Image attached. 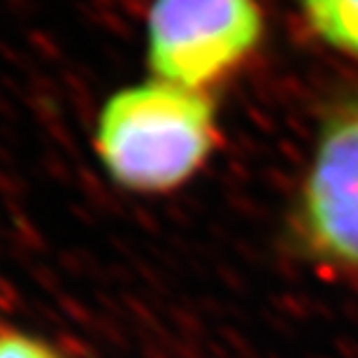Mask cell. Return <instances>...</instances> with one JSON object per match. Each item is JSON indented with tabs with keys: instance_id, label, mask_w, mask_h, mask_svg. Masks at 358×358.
Here are the masks:
<instances>
[{
	"instance_id": "obj_1",
	"label": "cell",
	"mask_w": 358,
	"mask_h": 358,
	"mask_svg": "<svg viewBox=\"0 0 358 358\" xmlns=\"http://www.w3.org/2000/svg\"><path fill=\"white\" fill-rule=\"evenodd\" d=\"M91 142L124 191L168 193L196 177L217 149V105L210 93L147 77L105 98Z\"/></svg>"
},
{
	"instance_id": "obj_2",
	"label": "cell",
	"mask_w": 358,
	"mask_h": 358,
	"mask_svg": "<svg viewBox=\"0 0 358 358\" xmlns=\"http://www.w3.org/2000/svg\"><path fill=\"white\" fill-rule=\"evenodd\" d=\"M259 0H152L145 19L149 77L210 93L263 38Z\"/></svg>"
},
{
	"instance_id": "obj_3",
	"label": "cell",
	"mask_w": 358,
	"mask_h": 358,
	"mask_svg": "<svg viewBox=\"0 0 358 358\" xmlns=\"http://www.w3.org/2000/svg\"><path fill=\"white\" fill-rule=\"evenodd\" d=\"M305 249L358 277V100L328 121L298 207Z\"/></svg>"
},
{
	"instance_id": "obj_4",
	"label": "cell",
	"mask_w": 358,
	"mask_h": 358,
	"mask_svg": "<svg viewBox=\"0 0 358 358\" xmlns=\"http://www.w3.org/2000/svg\"><path fill=\"white\" fill-rule=\"evenodd\" d=\"M300 7L326 45L358 59V0H300Z\"/></svg>"
},
{
	"instance_id": "obj_5",
	"label": "cell",
	"mask_w": 358,
	"mask_h": 358,
	"mask_svg": "<svg viewBox=\"0 0 358 358\" xmlns=\"http://www.w3.org/2000/svg\"><path fill=\"white\" fill-rule=\"evenodd\" d=\"M0 358H59V356L28 338L7 335V338L0 340Z\"/></svg>"
}]
</instances>
